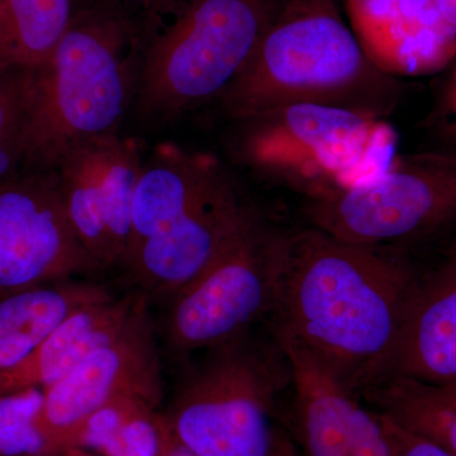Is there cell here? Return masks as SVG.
Returning <instances> with one entry per match:
<instances>
[{
  "instance_id": "obj_25",
  "label": "cell",
  "mask_w": 456,
  "mask_h": 456,
  "mask_svg": "<svg viewBox=\"0 0 456 456\" xmlns=\"http://www.w3.org/2000/svg\"><path fill=\"white\" fill-rule=\"evenodd\" d=\"M378 415L391 443L395 456H455L434 441L401 428L382 413L378 412Z\"/></svg>"
},
{
  "instance_id": "obj_7",
  "label": "cell",
  "mask_w": 456,
  "mask_h": 456,
  "mask_svg": "<svg viewBox=\"0 0 456 456\" xmlns=\"http://www.w3.org/2000/svg\"><path fill=\"white\" fill-rule=\"evenodd\" d=\"M202 355L163 413L171 435L196 456H272L277 362L248 332Z\"/></svg>"
},
{
  "instance_id": "obj_28",
  "label": "cell",
  "mask_w": 456,
  "mask_h": 456,
  "mask_svg": "<svg viewBox=\"0 0 456 456\" xmlns=\"http://www.w3.org/2000/svg\"><path fill=\"white\" fill-rule=\"evenodd\" d=\"M272 456H298L292 441L288 439L283 431H278L277 443H275L274 452Z\"/></svg>"
},
{
  "instance_id": "obj_6",
  "label": "cell",
  "mask_w": 456,
  "mask_h": 456,
  "mask_svg": "<svg viewBox=\"0 0 456 456\" xmlns=\"http://www.w3.org/2000/svg\"><path fill=\"white\" fill-rule=\"evenodd\" d=\"M231 122V160L305 200L373 178L398 155L386 118L345 108L290 104Z\"/></svg>"
},
{
  "instance_id": "obj_10",
  "label": "cell",
  "mask_w": 456,
  "mask_h": 456,
  "mask_svg": "<svg viewBox=\"0 0 456 456\" xmlns=\"http://www.w3.org/2000/svg\"><path fill=\"white\" fill-rule=\"evenodd\" d=\"M101 272L71 224L56 169L0 184V297Z\"/></svg>"
},
{
  "instance_id": "obj_16",
  "label": "cell",
  "mask_w": 456,
  "mask_h": 456,
  "mask_svg": "<svg viewBox=\"0 0 456 456\" xmlns=\"http://www.w3.org/2000/svg\"><path fill=\"white\" fill-rule=\"evenodd\" d=\"M112 297L104 285L86 279L0 297V377L20 367L65 318Z\"/></svg>"
},
{
  "instance_id": "obj_22",
  "label": "cell",
  "mask_w": 456,
  "mask_h": 456,
  "mask_svg": "<svg viewBox=\"0 0 456 456\" xmlns=\"http://www.w3.org/2000/svg\"><path fill=\"white\" fill-rule=\"evenodd\" d=\"M347 422L354 456H395L378 412L367 410L351 393Z\"/></svg>"
},
{
  "instance_id": "obj_13",
  "label": "cell",
  "mask_w": 456,
  "mask_h": 456,
  "mask_svg": "<svg viewBox=\"0 0 456 456\" xmlns=\"http://www.w3.org/2000/svg\"><path fill=\"white\" fill-rule=\"evenodd\" d=\"M391 378L456 386V255L419 279L380 382Z\"/></svg>"
},
{
  "instance_id": "obj_11",
  "label": "cell",
  "mask_w": 456,
  "mask_h": 456,
  "mask_svg": "<svg viewBox=\"0 0 456 456\" xmlns=\"http://www.w3.org/2000/svg\"><path fill=\"white\" fill-rule=\"evenodd\" d=\"M37 424L50 456H60L102 408L123 398L160 407L164 395L160 354L149 305L130 325L44 389Z\"/></svg>"
},
{
  "instance_id": "obj_9",
  "label": "cell",
  "mask_w": 456,
  "mask_h": 456,
  "mask_svg": "<svg viewBox=\"0 0 456 456\" xmlns=\"http://www.w3.org/2000/svg\"><path fill=\"white\" fill-rule=\"evenodd\" d=\"M284 233L257 211L200 277L167 299L164 335L174 353L211 350L272 314Z\"/></svg>"
},
{
  "instance_id": "obj_21",
  "label": "cell",
  "mask_w": 456,
  "mask_h": 456,
  "mask_svg": "<svg viewBox=\"0 0 456 456\" xmlns=\"http://www.w3.org/2000/svg\"><path fill=\"white\" fill-rule=\"evenodd\" d=\"M42 397L36 388L0 395V456H50L37 424Z\"/></svg>"
},
{
  "instance_id": "obj_17",
  "label": "cell",
  "mask_w": 456,
  "mask_h": 456,
  "mask_svg": "<svg viewBox=\"0 0 456 456\" xmlns=\"http://www.w3.org/2000/svg\"><path fill=\"white\" fill-rule=\"evenodd\" d=\"M75 8L77 0H0V66L46 64Z\"/></svg>"
},
{
  "instance_id": "obj_18",
  "label": "cell",
  "mask_w": 456,
  "mask_h": 456,
  "mask_svg": "<svg viewBox=\"0 0 456 456\" xmlns=\"http://www.w3.org/2000/svg\"><path fill=\"white\" fill-rule=\"evenodd\" d=\"M367 392L378 412L456 456V386L391 378Z\"/></svg>"
},
{
  "instance_id": "obj_29",
  "label": "cell",
  "mask_w": 456,
  "mask_h": 456,
  "mask_svg": "<svg viewBox=\"0 0 456 456\" xmlns=\"http://www.w3.org/2000/svg\"><path fill=\"white\" fill-rule=\"evenodd\" d=\"M446 255H456V239L452 241V244L449 246Z\"/></svg>"
},
{
  "instance_id": "obj_14",
  "label": "cell",
  "mask_w": 456,
  "mask_h": 456,
  "mask_svg": "<svg viewBox=\"0 0 456 456\" xmlns=\"http://www.w3.org/2000/svg\"><path fill=\"white\" fill-rule=\"evenodd\" d=\"M147 305L149 297L137 293L112 297L74 312L20 367L0 377V395L49 388L121 334Z\"/></svg>"
},
{
  "instance_id": "obj_26",
  "label": "cell",
  "mask_w": 456,
  "mask_h": 456,
  "mask_svg": "<svg viewBox=\"0 0 456 456\" xmlns=\"http://www.w3.org/2000/svg\"><path fill=\"white\" fill-rule=\"evenodd\" d=\"M158 456H196L191 454L189 450L185 449L182 444L176 441L175 437L171 435L169 428L165 424L163 416V441H161L160 452Z\"/></svg>"
},
{
  "instance_id": "obj_24",
  "label": "cell",
  "mask_w": 456,
  "mask_h": 456,
  "mask_svg": "<svg viewBox=\"0 0 456 456\" xmlns=\"http://www.w3.org/2000/svg\"><path fill=\"white\" fill-rule=\"evenodd\" d=\"M102 2L121 9L142 27L145 36L154 31L167 17L182 5L184 0H77Z\"/></svg>"
},
{
  "instance_id": "obj_3",
  "label": "cell",
  "mask_w": 456,
  "mask_h": 456,
  "mask_svg": "<svg viewBox=\"0 0 456 456\" xmlns=\"http://www.w3.org/2000/svg\"><path fill=\"white\" fill-rule=\"evenodd\" d=\"M402 94L369 57L338 0H283L250 62L218 99L230 121L290 104L386 118Z\"/></svg>"
},
{
  "instance_id": "obj_4",
  "label": "cell",
  "mask_w": 456,
  "mask_h": 456,
  "mask_svg": "<svg viewBox=\"0 0 456 456\" xmlns=\"http://www.w3.org/2000/svg\"><path fill=\"white\" fill-rule=\"evenodd\" d=\"M145 38L121 9L77 2L55 53L35 68L23 171L56 169L73 147L119 134L134 104Z\"/></svg>"
},
{
  "instance_id": "obj_23",
  "label": "cell",
  "mask_w": 456,
  "mask_h": 456,
  "mask_svg": "<svg viewBox=\"0 0 456 456\" xmlns=\"http://www.w3.org/2000/svg\"><path fill=\"white\" fill-rule=\"evenodd\" d=\"M426 125L443 150L456 152V61L449 66Z\"/></svg>"
},
{
  "instance_id": "obj_1",
  "label": "cell",
  "mask_w": 456,
  "mask_h": 456,
  "mask_svg": "<svg viewBox=\"0 0 456 456\" xmlns=\"http://www.w3.org/2000/svg\"><path fill=\"white\" fill-rule=\"evenodd\" d=\"M424 272L402 248L351 244L312 226L285 231L275 338L307 350L349 391L371 388Z\"/></svg>"
},
{
  "instance_id": "obj_19",
  "label": "cell",
  "mask_w": 456,
  "mask_h": 456,
  "mask_svg": "<svg viewBox=\"0 0 456 456\" xmlns=\"http://www.w3.org/2000/svg\"><path fill=\"white\" fill-rule=\"evenodd\" d=\"M163 413L145 401L123 398L102 408L75 435L69 449L101 456H158Z\"/></svg>"
},
{
  "instance_id": "obj_27",
  "label": "cell",
  "mask_w": 456,
  "mask_h": 456,
  "mask_svg": "<svg viewBox=\"0 0 456 456\" xmlns=\"http://www.w3.org/2000/svg\"><path fill=\"white\" fill-rule=\"evenodd\" d=\"M432 4L443 22L456 36V0H432Z\"/></svg>"
},
{
  "instance_id": "obj_8",
  "label": "cell",
  "mask_w": 456,
  "mask_h": 456,
  "mask_svg": "<svg viewBox=\"0 0 456 456\" xmlns=\"http://www.w3.org/2000/svg\"><path fill=\"white\" fill-rule=\"evenodd\" d=\"M311 226L351 244L403 248L456 230V152L397 155L373 178L305 200Z\"/></svg>"
},
{
  "instance_id": "obj_2",
  "label": "cell",
  "mask_w": 456,
  "mask_h": 456,
  "mask_svg": "<svg viewBox=\"0 0 456 456\" xmlns=\"http://www.w3.org/2000/svg\"><path fill=\"white\" fill-rule=\"evenodd\" d=\"M256 212L215 156L159 147L143 159L122 268L145 296L167 301L200 277Z\"/></svg>"
},
{
  "instance_id": "obj_15",
  "label": "cell",
  "mask_w": 456,
  "mask_h": 456,
  "mask_svg": "<svg viewBox=\"0 0 456 456\" xmlns=\"http://www.w3.org/2000/svg\"><path fill=\"white\" fill-rule=\"evenodd\" d=\"M277 341L292 380L305 456H354L347 422V401L354 392L299 345Z\"/></svg>"
},
{
  "instance_id": "obj_5",
  "label": "cell",
  "mask_w": 456,
  "mask_h": 456,
  "mask_svg": "<svg viewBox=\"0 0 456 456\" xmlns=\"http://www.w3.org/2000/svg\"><path fill=\"white\" fill-rule=\"evenodd\" d=\"M283 0H184L143 45L132 110L167 126L218 101L250 62Z\"/></svg>"
},
{
  "instance_id": "obj_12",
  "label": "cell",
  "mask_w": 456,
  "mask_h": 456,
  "mask_svg": "<svg viewBox=\"0 0 456 456\" xmlns=\"http://www.w3.org/2000/svg\"><path fill=\"white\" fill-rule=\"evenodd\" d=\"M142 164L137 143L113 134L73 147L56 167L71 224L103 270L125 264Z\"/></svg>"
},
{
  "instance_id": "obj_20",
  "label": "cell",
  "mask_w": 456,
  "mask_h": 456,
  "mask_svg": "<svg viewBox=\"0 0 456 456\" xmlns=\"http://www.w3.org/2000/svg\"><path fill=\"white\" fill-rule=\"evenodd\" d=\"M35 69L0 66V184L22 173Z\"/></svg>"
}]
</instances>
